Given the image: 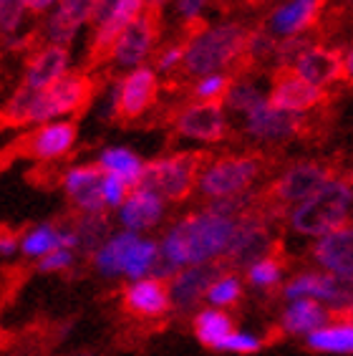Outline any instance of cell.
<instances>
[{"instance_id": "ab89813d", "label": "cell", "mask_w": 353, "mask_h": 356, "mask_svg": "<svg viewBox=\"0 0 353 356\" xmlns=\"http://www.w3.org/2000/svg\"><path fill=\"white\" fill-rule=\"evenodd\" d=\"M318 273H300L295 275L286 286V298L288 301H300V298H313L315 288H318Z\"/></svg>"}, {"instance_id": "ba28073f", "label": "cell", "mask_w": 353, "mask_h": 356, "mask_svg": "<svg viewBox=\"0 0 353 356\" xmlns=\"http://www.w3.org/2000/svg\"><path fill=\"white\" fill-rule=\"evenodd\" d=\"M156 41V23L151 13H142L136 21H131L124 28L119 38L114 41V46L109 48V56L114 66L119 69H136L144 66V61L151 56V48Z\"/></svg>"}, {"instance_id": "681fc988", "label": "cell", "mask_w": 353, "mask_h": 356, "mask_svg": "<svg viewBox=\"0 0 353 356\" xmlns=\"http://www.w3.org/2000/svg\"><path fill=\"white\" fill-rule=\"evenodd\" d=\"M56 3H58V0H26L31 15H46Z\"/></svg>"}, {"instance_id": "277c9868", "label": "cell", "mask_w": 353, "mask_h": 356, "mask_svg": "<svg viewBox=\"0 0 353 356\" xmlns=\"http://www.w3.org/2000/svg\"><path fill=\"white\" fill-rule=\"evenodd\" d=\"M91 94H94L91 76L71 69L54 86L33 94L31 111H28V127H41V124L48 122H61V119L76 117L88 104Z\"/></svg>"}, {"instance_id": "e575fe53", "label": "cell", "mask_w": 353, "mask_h": 356, "mask_svg": "<svg viewBox=\"0 0 353 356\" xmlns=\"http://www.w3.org/2000/svg\"><path fill=\"white\" fill-rule=\"evenodd\" d=\"M28 15L31 10H28L26 0H0V35L23 31Z\"/></svg>"}, {"instance_id": "8992f818", "label": "cell", "mask_w": 353, "mask_h": 356, "mask_svg": "<svg viewBox=\"0 0 353 356\" xmlns=\"http://www.w3.org/2000/svg\"><path fill=\"white\" fill-rule=\"evenodd\" d=\"M76 142H79L76 122L61 119V122H48L31 129L21 142H15L13 152L18 157L35 159L41 165H54V162H61L74 152Z\"/></svg>"}, {"instance_id": "6da1fadb", "label": "cell", "mask_w": 353, "mask_h": 356, "mask_svg": "<svg viewBox=\"0 0 353 356\" xmlns=\"http://www.w3.org/2000/svg\"><path fill=\"white\" fill-rule=\"evenodd\" d=\"M235 233V220L215 215L210 210L187 215L164 235L159 253L172 266H207L227 250Z\"/></svg>"}, {"instance_id": "4dcf8cb0", "label": "cell", "mask_w": 353, "mask_h": 356, "mask_svg": "<svg viewBox=\"0 0 353 356\" xmlns=\"http://www.w3.org/2000/svg\"><path fill=\"white\" fill-rule=\"evenodd\" d=\"M195 334H197L199 343L210 346V349H217L224 336L232 334L230 316L215 309L199 311V314L195 316Z\"/></svg>"}, {"instance_id": "ac0fdd59", "label": "cell", "mask_w": 353, "mask_h": 356, "mask_svg": "<svg viewBox=\"0 0 353 356\" xmlns=\"http://www.w3.org/2000/svg\"><path fill=\"white\" fill-rule=\"evenodd\" d=\"M26 258H43L54 250H79V238L68 225L58 222H41L33 225L28 233H21V245H18Z\"/></svg>"}, {"instance_id": "44dd1931", "label": "cell", "mask_w": 353, "mask_h": 356, "mask_svg": "<svg viewBox=\"0 0 353 356\" xmlns=\"http://www.w3.org/2000/svg\"><path fill=\"white\" fill-rule=\"evenodd\" d=\"M162 215L164 200L159 195H154V192L142 190V187H134L122 202V207H119V220H122V225L129 233H139V230L154 227L162 220Z\"/></svg>"}, {"instance_id": "484cf974", "label": "cell", "mask_w": 353, "mask_h": 356, "mask_svg": "<svg viewBox=\"0 0 353 356\" xmlns=\"http://www.w3.org/2000/svg\"><path fill=\"white\" fill-rule=\"evenodd\" d=\"M136 240H139V233H129V230L111 235V238L91 255L96 270L101 275H109V278L111 275H122L124 261H126V255H129V250L134 248Z\"/></svg>"}, {"instance_id": "52a82bcc", "label": "cell", "mask_w": 353, "mask_h": 356, "mask_svg": "<svg viewBox=\"0 0 353 356\" xmlns=\"http://www.w3.org/2000/svg\"><path fill=\"white\" fill-rule=\"evenodd\" d=\"M260 165L258 159L252 157H224L220 162H212L210 167H204L199 172L197 185L199 192L207 197H230L245 192V187L250 185L252 179L258 177Z\"/></svg>"}, {"instance_id": "7bdbcfd3", "label": "cell", "mask_w": 353, "mask_h": 356, "mask_svg": "<svg viewBox=\"0 0 353 356\" xmlns=\"http://www.w3.org/2000/svg\"><path fill=\"white\" fill-rule=\"evenodd\" d=\"M311 51V43L306 38H288L278 46V63H298Z\"/></svg>"}, {"instance_id": "7dc6e473", "label": "cell", "mask_w": 353, "mask_h": 356, "mask_svg": "<svg viewBox=\"0 0 353 356\" xmlns=\"http://www.w3.org/2000/svg\"><path fill=\"white\" fill-rule=\"evenodd\" d=\"M204 6H207V0H176V13L182 21H197Z\"/></svg>"}, {"instance_id": "d4e9b609", "label": "cell", "mask_w": 353, "mask_h": 356, "mask_svg": "<svg viewBox=\"0 0 353 356\" xmlns=\"http://www.w3.org/2000/svg\"><path fill=\"white\" fill-rule=\"evenodd\" d=\"M68 227L79 238V250L83 255H94L109 240L111 220L106 213H76Z\"/></svg>"}, {"instance_id": "836d02e7", "label": "cell", "mask_w": 353, "mask_h": 356, "mask_svg": "<svg viewBox=\"0 0 353 356\" xmlns=\"http://www.w3.org/2000/svg\"><path fill=\"white\" fill-rule=\"evenodd\" d=\"M283 270H286L283 261H278V255L272 253V255H268V258H263V261L252 263V266L247 268V278H250V283L255 288H272L280 283Z\"/></svg>"}, {"instance_id": "c3c4849f", "label": "cell", "mask_w": 353, "mask_h": 356, "mask_svg": "<svg viewBox=\"0 0 353 356\" xmlns=\"http://www.w3.org/2000/svg\"><path fill=\"white\" fill-rule=\"evenodd\" d=\"M21 245V233L15 227L0 225V255H10Z\"/></svg>"}, {"instance_id": "9a60e30c", "label": "cell", "mask_w": 353, "mask_h": 356, "mask_svg": "<svg viewBox=\"0 0 353 356\" xmlns=\"http://www.w3.org/2000/svg\"><path fill=\"white\" fill-rule=\"evenodd\" d=\"M174 127L182 137L197 139V142H220L227 131L224 111L217 102H199L182 109Z\"/></svg>"}, {"instance_id": "83f0119b", "label": "cell", "mask_w": 353, "mask_h": 356, "mask_svg": "<svg viewBox=\"0 0 353 356\" xmlns=\"http://www.w3.org/2000/svg\"><path fill=\"white\" fill-rule=\"evenodd\" d=\"M320 99V89L318 86H311L306 83L303 79H286V81H280L272 91V104L275 109H283V111H303L308 106Z\"/></svg>"}, {"instance_id": "f5cc1de1", "label": "cell", "mask_w": 353, "mask_h": 356, "mask_svg": "<svg viewBox=\"0 0 353 356\" xmlns=\"http://www.w3.org/2000/svg\"><path fill=\"white\" fill-rule=\"evenodd\" d=\"M346 71H348V76H353V51L348 54V58H346Z\"/></svg>"}, {"instance_id": "8d00e7d4", "label": "cell", "mask_w": 353, "mask_h": 356, "mask_svg": "<svg viewBox=\"0 0 353 356\" xmlns=\"http://www.w3.org/2000/svg\"><path fill=\"white\" fill-rule=\"evenodd\" d=\"M224 102H227V106H230L232 111H245V114H247V111H252L263 102V96H260V91L255 89V86H250V83H238V86L227 89Z\"/></svg>"}, {"instance_id": "ee69618b", "label": "cell", "mask_w": 353, "mask_h": 356, "mask_svg": "<svg viewBox=\"0 0 353 356\" xmlns=\"http://www.w3.org/2000/svg\"><path fill=\"white\" fill-rule=\"evenodd\" d=\"M0 46H3V51H8V54H31L35 46L33 41V33H23V31H18V33H10V35H0Z\"/></svg>"}, {"instance_id": "d6986e66", "label": "cell", "mask_w": 353, "mask_h": 356, "mask_svg": "<svg viewBox=\"0 0 353 356\" xmlns=\"http://www.w3.org/2000/svg\"><path fill=\"white\" fill-rule=\"evenodd\" d=\"M300 127H303L300 114L275 109L265 99L252 111H247V131L258 139H286L298 134Z\"/></svg>"}, {"instance_id": "4fadbf2b", "label": "cell", "mask_w": 353, "mask_h": 356, "mask_svg": "<svg viewBox=\"0 0 353 356\" xmlns=\"http://www.w3.org/2000/svg\"><path fill=\"white\" fill-rule=\"evenodd\" d=\"M104 172L96 165H74L61 175V187L76 213H106L101 200Z\"/></svg>"}, {"instance_id": "e0dca14e", "label": "cell", "mask_w": 353, "mask_h": 356, "mask_svg": "<svg viewBox=\"0 0 353 356\" xmlns=\"http://www.w3.org/2000/svg\"><path fill=\"white\" fill-rule=\"evenodd\" d=\"M331 182V172L320 165H295L283 175L272 187V197L278 202H298L308 200L320 187Z\"/></svg>"}, {"instance_id": "30bf717a", "label": "cell", "mask_w": 353, "mask_h": 356, "mask_svg": "<svg viewBox=\"0 0 353 356\" xmlns=\"http://www.w3.org/2000/svg\"><path fill=\"white\" fill-rule=\"evenodd\" d=\"M170 291L162 281L142 278V281H134L122 291V311L144 326L154 323L156 318H164L170 314Z\"/></svg>"}, {"instance_id": "7402d4cb", "label": "cell", "mask_w": 353, "mask_h": 356, "mask_svg": "<svg viewBox=\"0 0 353 356\" xmlns=\"http://www.w3.org/2000/svg\"><path fill=\"white\" fill-rule=\"evenodd\" d=\"M94 165L99 167L104 175H111V177L122 179L129 190L139 187V182H142L144 162L136 152L129 149V147H104V149L99 152V157H96Z\"/></svg>"}, {"instance_id": "db71d44e", "label": "cell", "mask_w": 353, "mask_h": 356, "mask_svg": "<svg viewBox=\"0 0 353 356\" xmlns=\"http://www.w3.org/2000/svg\"><path fill=\"white\" fill-rule=\"evenodd\" d=\"M76 356H99V354H76Z\"/></svg>"}, {"instance_id": "9c48e42d", "label": "cell", "mask_w": 353, "mask_h": 356, "mask_svg": "<svg viewBox=\"0 0 353 356\" xmlns=\"http://www.w3.org/2000/svg\"><path fill=\"white\" fill-rule=\"evenodd\" d=\"M86 26H91V3L88 0H58L43 15V38L46 43L71 48Z\"/></svg>"}, {"instance_id": "603a6c76", "label": "cell", "mask_w": 353, "mask_h": 356, "mask_svg": "<svg viewBox=\"0 0 353 356\" xmlns=\"http://www.w3.org/2000/svg\"><path fill=\"white\" fill-rule=\"evenodd\" d=\"M313 298L328 303V316L336 321H346L353 314V275H320Z\"/></svg>"}, {"instance_id": "60d3db41", "label": "cell", "mask_w": 353, "mask_h": 356, "mask_svg": "<svg viewBox=\"0 0 353 356\" xmlns=\"http://www.w3.org/2000/svg\"><path fill=\"white\" fill-rule=\"evenodd\" d=\"M129 187L124 185L122 179L111 177V175H104L101 179V200L104 205H106V210L109 207H122V202L126 200V195H129Z\"/></svg>"}, {"instance_id": "f35d334b", "label": "cell", "mask_w": 353, "mask_h": 356, "mask_svg": "<svg viewBox=\"0 0 353 356\" xmlns=\"http://www.w3.org/2000/svg\"><path fill=\"white\" fill-rule=\"evenodd\" d=\"M74 263H76L74 250H54V253L38 258L35 270L38 273H63V270H71Z\"/></svg>"}, {"instance_id": "5b68a950", "label": "cell", "mask_w": 353, "mask_h": 356, "mask_svg": "<svg viewBox=\"0 0 353 356\" xmlns=\"http://www.w3.org/2000/svg\"><path fill=\"white\" fill-rule=\"evenodd\" d=\"M199 165L202 157L195 152H182V154H170V157H159L154 162L144 165V175L139 187L159 195L162 200L179 202L192 192L197 182Z\"/></svg>"}, {"instance_id": "f1b7e54d", "label": "cell", "mask_w": 353, "mask_h": 356, "mask_svg": "<svg viewBox=\"0 0 353 356\" xmlns=\"http://www.w3.org/2000/svg\"><path fill=\"white\" fill-rule=\"evenodd\" d=\"M308 346L323 354H353V323L336 321L333 326L308 334Z\"/></svg>"}, {"instance_id": "5bb4252c", "label": "cell", "mask_w": 353, "mask_h": 356, "mask_svg": "<svg viewBox=\"0 0 353 356\" xmlns=\"http://www.w3.org/2000/svg\"><path fill=\"white\" fill-rule=\"evenodd\" d=\"M224 268L220 263H207V266H192L187 270H179V273L172 278L170 283V303L174 306L176 314H187L202 301L210 286L215 283V278H220Z\"/></svg>"}, {"instance_id": "74e56055", "label": "cell", "mask_w": 353, "mask_h": 356, "mask_svg": "<svg viewBox=\"0 0 353 356\" xmlns=\"http://www.w3.org/2000/svg\"><path fill=\"white\" fill-rule=\"evenodd\" d=\"M263 341H260L258 336L247 334V331H232L230 336H224L220 346L215 351H232V354H255L260 351Z\"/></svg>"}, {"instance_id": "b9f144b4", "label": "cell", "mask_w": 353, "mask_h": 356, "mask_svg": "<svg viewBox=\"0 0 353 356\" xmlns=\"http://www.w3.org/2000/svg\"><path fill=\"white\" fill-rule=\"evenodd\" d=\"M227 91V76L222 74H210V76H202L195 86V96L204 99V102H212V99H217L220 94Z\"/></svg>"}, {"instance_id": "7a4b0ae2", "label": "cell", "mask_w": 353, "mask_h": 356, "mask_svg": "<svg viewBox=\"0 0 353 356\" xmlns=\"http://www.w3.org/2000/svg\"><path fill=\"white\" fill-rule=\"evenodd\" d=\"M247 35L235 23H222V26H212L192 35V41L184 46L182 66L192 76H210L220 74L232 58L243 54Z\"/></svg>"}, {"instance_id": "8fae6325", "label": "cell", "mask_w": 353, "mask_h": 356, "mask_svg": "<svg viewBox=\"0 0 353 356\" xmlns=\"http://www.w3.org/2000/svg\"><path fill=\"white\" fill-rule=\"evenodd\" d=\"M68 71H71V48L43 43L28 54L21 83L31 91H43L63 79Z\"/></svg>"}, {"instance_id": "7c38bea8", "label": "cell", "mask_w": 353, "mask_h": 356, "mask_svg": "<svg viewBox=\"0 0 353 356\" xmlns=\"http://www.w3.org/2000/svg\"><path fill=\"white\" fill-rule=\"evenodd\" d=\"M119 91V119H139L156 96V71L151 66H136L116 79Z\"/></svg>"}, {"instance_id": "f546056e", "label": "cell", "mask_w": 353, "mask_h": 356, "mask_svg": "<svg viewBox=\"0 0 353 356\" xmlns=\"http://www.w3.org/2000/svg\"><path fill=\"white\" fill-rule=\"evenodd\" d=\"M315 10H318V0H293L272 15V28L283 35L298 33L300 28H306L313 21Z\"/></svg>"}, {"instance_id": "d6a6232c", "label": "cell", "mask_w": 353, "mask_h": 356, "mask_svg": "<svg viewBox=\"0 0 353 356\" xmlns=\"http://www.w3.org/2000/svg\"><path fill=\"white\" fill-rule=\"evenodd\" d=\"M156 255H159V245H156L154 240L139 238L134 243V248L129 250V255H126V261H124L122 275H126V278H131V281H142V278H147L151 266H154V261H156Z\"/></svg>"}, {"instance_id": "d590c367", "label": "cell", "mask_w": 353, "mask_h": 356, "mask_svg": "<svg viewBox=\"0 0 353 356\" xmlns=\"http://www.w3.org/2000/svg\"><path fill=\"white\" fill-rule=\"evenodd\" d=\"M243 293V286L235 275H220L215 278V283L210 286L207 291V298H210L212 306H217V309H227V306H235Z\"/></svg>"}, {"instance_id": "f907efd6", "label": "cell", "mask_w": 353, "mask_h": 356, "mask_svg": "<svg viewBox=\"0 0 353 356\" xmlns=\"http://www.w3.org/2000/svg\"><path fill=\"white\" fill-rule=\"evenodd\" d=\"M162 6H167V0H144V8H151V10H159Z\"/></svg>"}, {"instance_id": "cb8c5ba5", "label": "cell", "mask_w": 353, "mask_h": 356, "mask_svg": "<svg viewBox=\"0 0 353 356\" xmlns=\"http://www.w3.org/2000/svg\"><path fill=\"white\" fill-rule=\"evenodd\" d=\"M331 318L326 311V306H320L313 298H300L293 301L280 318V331L283 334H313L326 326V321Z\"/></svg>"}, {"instance_id": "bcb514c9", "label": "cell", "mask_w": 353, "mask_h": 356, "mask_svg": "<svg viewBox=\"0 0 353 356\" xmlns=\"http://www.w3.org/2000/svg\"><path fill=\"white\" fill-rule=\"evenodd\" d=\"M245 48L250 51L252 56H258V58H263L265 54H270V51H275V41H272L268 33H252L247 41H245Z\"/></svg>"}, {"instance_id": "2e32d148", "label": "cell", "mask_w": 353, "mask_h": 356, "mask_svg": "<svg viewBox=\"0 0 353 356\" xmlns=\"http://www.w3.org/2000/svg\"><path fill=\"white\" fill-rule=\"evenodd\" d=\"M142 13H144V0H114L111 8L106 10V15L94 26V35H91V43H88L91 56L99 58V56L109 54V48L114 46L119 33L131 21H136Z\"/></svg>"}, {"instance_id": "f6af8a7d", "label": "cell", "mask_w": 353, "mask_h": 356, "mask_svg": "<svg viewBox=\"0 0 353 356\" xmlns=\"http://www.w3.org/2000/svg\"><path fill=\"white\" fill-rule=\"evenodd\" d=\"M184 58V46L174 43V46H167L162 54L156 56V71H162V74H170L174 71Z\"/></svg>"}, {"instance_id": "3957f363", "label": "cell", "mask_w": 353, "mask_h": 356, "mask_svg": "<svg viewBox=\"0 0 353 356\" xmlns=\"http://www.w3.org/2000/svg\"><path fill=\"white\" fill-rule=\"evenodd\" d=\"M353 202V187L343 179H331L315 195L303 200L290 215L293 230L303 235H328L343 225Z\"/></svg>"}, {"instance_id": "4316f807", "label": "cell", "mask_w": 353, "mask_h": 356, "mask_svg": "<svg viewBox=\"0 0 353 356\" xmlns=\"http://www.w3.org/2000/svg\"><path fill=\"white\" fill-rule=\"evenodd\" d=\"M340 56L336 51H326V48H311L303 58L298 61V76L311 86L333 81L340 74Z\"/></svg>"}, {"instance_id": "ffe728a7", "label": "cell", "mask_w": 353, "mask_h": 356, "mask_svg": "<svg viewBox=\"0 0 353 356\" xmlns=\"http://www.w3.org/2000/svg\"><path fill=\"white\" fill-rule=\"evenodd\" d=\"M313 261L333 275H353V227H338L313 245Z\"/></svg>"}, {"instance_id": "1f68e13d", "label": "cell", "mask_w": 353, "mask_h": 356, "mask_svg": "<svg viewBox=\"0 0 353 356\" xmlns=\"http://www.w3.org/2000/svg\"><path fill=\"white\" fill-rule=\"evenodd\" d=\"M35 91L26 89L23 83H18L13 94L8 96L3 109H0V129H18V127H28V111H31V102H33Z\"/></svg>"}, {"instance_id": "816d5d0a", "label": "cell", "mask_w": 353, "mask_h": 356, "mask_svg": "<svg viewBox=\"0 0 353 356\" xmlns=\"http://www.w3.org/2000/svg\"><path fill=\"white\" fill-rule=\"evenodd\" d=\"M8 341H10V336L6 334V329H3V323H0V349H6Z\"/></svg>"}]
</instances>
